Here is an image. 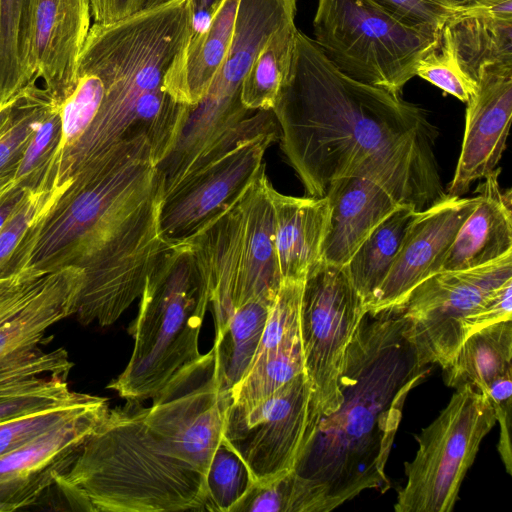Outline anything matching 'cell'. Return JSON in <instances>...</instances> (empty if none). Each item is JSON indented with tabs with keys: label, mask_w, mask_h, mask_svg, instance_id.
<instances>
[{
	"label": "cell",
	"mask_w": 512,
	"mask_h": 512,
	"mask_svg": "<svg viewBox=\"0 0 512 512\" xmlns=\"http://www.w3.org/2000/svg\"><path fill=\"white\" fill-rule=\"evenodd\" d=\"M73 365L63 347L50 352L37 349L21 359L0 366V397L31 386L48 376L67 379Z\"/></svg>",
	"instance_id": "obj_37"
},
{
	"label": "cell",
	"mask_w": 512,
	"mask_h": 512,
	"mask_svg": "<svg viewBox=\"0 0 512 512\" xmlns=\"http://www.w3.org/2000/svg\"><path fill=\"white\" fill-rule=\"evenodd\" d=\"M295 486L292 471L274 480L254 483L231 512H295Z\"/></svg>",
	"instance_id": "obj_39"
},
{
	"label": "cell",
	"mask_w": 512,
	"mask_h": 512,
	"mask_svg": "<svg viewBox=\"0 0 512 512\" xmlns=\"http://www.w3.org/2000/svg\"><path fill=\"white\" fill-rule=\"evenodd\" d=\"M439 415L415 436L418 450L405 462L406 483L397 512H449L480 444L496 424L487 396L465 385L455 389Z\"/></svg>",
	"instance_id": "obj_8"
},
{
	"label": "cell",
	"mask_w": 512,
	"mask_h": 512,
	"mask_svg": "<svg viewBox=\"0 0 512 512\" xmlns=\"http://www.w3.org/2000/svg\"><path fill=\"white\" fill-rule=\"evenodd\" d=\"M395 309L419 364L444 369L472 333L512 319V252L478 267L435 273Z\"/></svg>",
	"instance_id": "obj_6"
},
{
	"label": "cell",
	"mask_w": 512,
	"mask_h": 512,
	"mask_svg": "<svg viewBox=\"0 0 512 512\" xmlns=\"http://www.w3.org/2000/svg\"><path fill=\"white\" fill-rule=\"evenodd\" d=\"M149 0H90L94 23L109 24L147 7Z\"/></svg>",
	"instance_id": "obj_41"
},
{
	"label": "cell",
	"mask_w": 512,
	"mask_h": 512,
	"mask_svg": "<svg viewBox=\"0 0 512 512\" xmlns=\"http://www.w3.org/2000/svg\"><path fill=\"white\" fill-rule=\"evenodd\" d=\"M512 372L501 375L492 381L485 391V395L491 402L496 421L500 427L498 452L506 467L507 473H512Z\"/></svg>",
	"instance_id": "obj_40"
},
{
	"label": "cell",
	"mask_w": 512,
	"mask_h": 512,
	"mask_svg": "<svg viewBox=\"0 0 512 512\" xmlns=\"http://www.w3.org/2000/svg\"><path fill=\"white\" fill-rule=\"evenodd\" d=\"M397 309L365 314L347 347L342 401L321 417L293 467L297 512H328L365 490L390 488L385 473L409 392L430 373L405 337Z\"/></svg>",
	"instance_id": "obj_2"
},
{
	"label": "cell",
	"mask_w": 512,
	"mask_h": 512,
	"mask_svg": "<svg viewBox=\"0 0 512 512\" xmlns=\"http://www.w3.org/2000/svg\"><path fill=\"white\" fill-rule=\"evenodd\" d=\"M452 1L455 2L459 6H464V5H467L475 0H452Z\"/></svg>",
	"instance_id": "obj_47"
},
{
	"label": "cell",
	"mask_w": 512,
	"mask_h": 512,
	"mask_svg": "<svg viewBox=\"0 0 512 512\" xmlns=\"http://www.w3.org/2000/svg\"><path fill=\"white\" fill-rule=\"evenodd\" d=\"M443 370L448 387L468 385L484 394L492 381L512 372V319L472 333Z\"/></svg>",
	"instance_id": "obj_24"
},
{
	"label": "cell",
	"mask_w": 512,
	"mask_h": 512,
	"mask_svg": "<svg viewBox=\"0 0 512 512\" xmlns=\"http://www.w3.org/2000/svg\"><path fill=\"white\" fill-rule=\"evenodd\" d=\"M33 0H0V103L23 90L19 48Z\"/></svg>",
	"instance_id": "obj_32"
},
{
	"label": "cell",
	"mask_w": 512,
	"mask_h": 512,
	"mask_svg": "<svg viewBox=\"0 0 512 512\" xmlns=\"http://www.w3.org/2000/svg\"><path fill=\"white\" fill-rule=\"evenodd\" d=\"M403 22L441 31L445 22L460 10L452 0H371Z\"/></svg>",
	"instance_id": "obj_38"
},
{
	"label": "cell",
	"mask_w": 512,
	"mask_h": 512,
	"mask_svg": "<svg viewBox=\"0 0 512 512\" xmlns=\"http://www.w3.org/2000/svg\"><path fill=\"white\" fill-rule=\"evenodd\" d=\"M441 31L461 68L475 81L486 66L512 64V0H475L460 6Z\"/></svg>",
	"instance_id": "obj_22"
},
{
	"label": "cell",
	"mask_w": 512,
	"mask_h": 512,
	"mask_svg": "<svg viewBox=\"0 0 512 512\" xmlns=\"http://www.w3.org/2000/svg\"><path fill=\"white\" fill-rule=\"evenodd\" d=\"M467 102L461 152L447 195L461 197L493 172L506 148L512 117V64L482 68Z\"/></svg>",
	"instance_id": "obj_16"
},
{
	"label": "cell",
	"mask_w": 512,
	"mask_h": 512,
	"mask_svg": "<svg viewBox=\"0 0 512 512\" xmlns=\"http://www.w3.org/2000/svg\"><path fill=\"white\" fill-rule=\"evenodd\" d=\"M222 0H192L193 31L203 30Z\"/></svg>",
	"instance_id": "obj_42"
},
{
	"label": "cell",
	"mask_w": 512,
	"mask_h": 512,
	"mask_svg": "<svg viewBox=\"0 0 512 512\" xmlns=\"http://www.w3.org/2000/svg\"><path fill=\"white\" fill-rule=\"evenodd\" d=\"M86 394L70 390L62 377H45L31 386L0 397V424L78 401Z\"/></svg>",
	"instance_id": "obj_34"
},
{
	"label": "cell",
	"mask_w": 512,
	"mask_h": 512,
	"mask_svg": "<svg viewBox=\"0 0 512 512\" xmlns=\"http://www.w3.org/2000/svg\"><path fill=\"white\" fill-rule=\"evenodd\" d=\"M209 305L206 278L186 244L166 246L146 278L138 314L128 328L134 348L107 388L127 403L152 399L182 368L197 360Z\"/></svg>",
	"instance_id": "obj_4"
},
{
	"label": "cell",
	"mask_w": 512,
	"mask_h": 512,
	"mask_svg": "<svg viewBox=\"0 0 512 512\" xmlns=\"http://www.w3.org/2000/svg\"><path fill=\"white\" fill-rule=\"evenodd\" d=\"M27 189H14L0 198V230L22 202Z\"/></svg>",
	"instance_id": "obj_43"
},
{
	"label": "cell",
	"mask_w": 512,
	"mask_h": 512,
	"mask_svg": "<svg viewBox=\"0 0 512 512\" xmlns=\"http://www.w3.org/2000/svg\"><path fill=\"white\" fill-rule=\"evenodd\" d=\"M17 510L14 506L0 502V512H11Z\"/></svg>",
	"instance_id": "obj_45"
},
{
	"label": "cell",
	"mask_w": 512,
	"mask_h": 512,
	"mask_svg": "<svg viewBox=\"0 0 512 512\" xmlns=\"http://www.w3.org/2000/svg\"><path fill=\"white\" fill-rule=\"evenodd\" d=\"M273 240L281 281H304L323 262L330 203L325 197L289 196L269 186Z\"/></svg>",
	"instance_id": "obj_18"
},
{
	"label": "cell",
	"mask_w": 512,
	"mask_h": 512,
	"mask_svg": "<svg viewBox=\"0 0 512 512\" xmlns=\"http://www.w3.org/2000/svg\"><path fill=\"white\" fill-rule=\"evenodd\" d=\"M330 218L323 261L345 266L358 246L401 203L383 186L366 178L333 182L326 195Z\"/></svg>",
	"instance_id": "obj_19"
},
{
	"label": "cell",
	"mask_w": 512,
	"mask_h": 512,
	"mask_svg": "<svg viewBox=\"0 0 512 512\" xmlns=\"http://www.w3.org/2000/svg\"><path fill=\"white\" fill-rule=\"evenodd\" d=\"M22 92L20 95L10 101L0 103V132L6 127V125L10 122L14 109L16 106V103L18 99L20 98Z\"/></svg>",
	"instance_id": "obj_44"
},
{
	"label": "cell",
	"mask_w": 512,
	"mask_h": 512,
	"mask_svg": "<svg viewBox=\"0 0 512 512\" xmlns=\"http://www.w3.org/2000/svg\"><path fill=\"white\" fill-rule=\"evenodd\" d=\"M240 0H222L203 30L193 31L163 78V89L176 102L193 106L209 92L230 48Z\"/></svg>",
	"instance_id": "obj_21"
},
{
	"label": "cell",
	"mask_w": 512,
	"mask_h": 512,
	"mask_svg": "<svg viewBox=\"0 0 512 512\" xmlns=\"http://www.w3.org/2000/svg\"><path fill=\"white\" fill-rule=\"evenodd\" d=\"M109 410L107 399L0 457V502L16 509L36 502L71 467Z\"/></svg>",
	"instance_id": "obj_15"
},
{
	"label": "cell",
	"mask_w": 512,
	"mask_h": 512,
	"mask_svg": "<svg viewBox=\"0 0 512 512\" xmlns=\"http://www.w3.org/2000/svg\"><path fill=\"white\" fill-rule=\"evenodd\" d=\"M297 30L292 23L274 33L253 60L240 89L247 110L273 109L291 67Z\"/></svg>",
	"instance_id": "obj_27"
},
{
	"label": "cell",
	"mask_w": 512,
	"mask_h": 512,
	"mask_svg": "<svg viewBox=\"0 0 512 512\" xmlns=\"http://www.w3.org/2000/svg\"><path fill=\"white\" fill-rule=\"evenodd\" d=\"M366 313L345 266L323 261L304 280L300 304L304 370L320 417L334 412L342 401L345 353Z\"/></svg>",
	"instance_id": "obj_9"
},
{
	"label": "cell",
	"mask_w": 512,
	"mask_h": 512,
	"mask_svg": "<svg viewBox=\"0 0 512 512\" xmlns=\"http://www.w3.org/2000/svg\"><path fill=\"white\" fill-rule=\"evenodd\" d=\"M270 184L263 167L233 205L185 242L207 281L215 334L236 308L257 298H275L281 286Z\"/></svg>",
	"instance_id": "obj_5"
},
{
	"label": "cell",
	"mask_w": 512,
	"mask_h": 512,
	"mask_svg": "<svg viewBox=\"0 0 512 512\" xmlns=\"http://www.w3.org/2000/svg\"><path fill=\"white\" fill-rule=\"evenodd\" d=\"M275 298H257L236 308L215 336L214 349L222 388L231 394L249 370Z\"/></svg>",
	"instance_id": "obj_26"
},
{
	"label": "cell",
	"mask_w": 512,
	"mask_h": 512,
	"mask_svg": "<svg viewBox=\"0 0 512 512\" xmlns=\"http://www.w3.org/2000/svg\"><path fill=\"white\" fill-rule=\"evenodd\" d=\"M167 1H170V0H149L146 8L157 6V5L165 3Z\"/></svg>",
	"instance_id": "obj_46"
},
{
	"label": "cell",
	"mask_w": 512,
	"mask_h": 512,
	"mask_svg": "<svg viewBox=\"0 0 512 512\" xmlns=\"http://www.w3.org/2000/svg\"><path fill=\"white\" fill-rule=\"evenodd\" d=\"M440 32L409 25L371 0H318L314 42L346 76L401 94Z\"/></svg>",
	"instance_id": "obj_7"
},
{
	"label": "cell",
	"mask_w": 512,
	"mask_h": 512,
	"mask_svg": "<svg viewBox=\"0 0 512 512\" xmlns=\"http://www.w3.org/2000/svg\"><path fill=\"white\" fill-rule=\"evenodd\" d=\"M106 400L104 397L86 394L78 401L1 423L0 457Z\"/></svg>",
	"instance_id": "obj_33"
},
{
	"label": "cell",
	"mask_w": 512,
	"mask_h": 512,
	"mask_svg": "<svg viewBox=\"0 0 512 512\" xmlns=\"http://www.w3.org/2000/svg\"><path fill=\"white\" fill-rule=\"evenodd\" d=\"M254 483L239 455L221 442L205 474L206 511L231 512Z\"/></svg>",
	"instance_id": "obj_31"
},
{
	"label": "cell",
	"mask_w": 512,
	"mask_h": 512,
	"mask_svg": "<svg viewBox=\"0 0 512 512\" xmlns=\"http://www.w3.org/2000/svg\"><path fill=\"white\" fill-rule=\"evenodd\" d=\"M91 17L90 0H33L19 48L23 89L41 79L61 103L74 83Z\"/></svg>",
	"instance_id": "obj_13"
},
{
	"label": "cell",
	"mask_w": 512,
	"mask_h": 512,
	"mask_svg": "<svg viewBox=\"0 0 512 512\" xmlns=\"http://www.w3.org/2000/svg\"><path fill=\"white\" fill-rule=\"evenodd\" d=\"M65 185L66 181L58 186L27 189L22 202L0 230V278L6 277L8 264L24 236L54 203Z\"/></svg>",
	"instance_id": "obj_35"
},
{
	"label": "cell",
	"mask_w": 512,
	"mask_h": 512,
	"mask_svg": "<svg viewBox=\"0 0 512 512\" xmlns=\"http://www.w3.org/2000/svg\"><path fill=\"white\" fill-rule=\"evenodd\" d=\"M280 131L263 133L197 169L166 193L158 208V232L168 246L185 243L233 205L265 166Z\"/></svg>",
	"instance_id": "obj_12"
},
{
	"label": "cell",
	"mask_w": 512,
	"mask_h": 512,
	"mask_svg": "<svg viewBox=\"0 0 512 512\" xmlns=\"http://www.w3.org/2000/svg\"><path fill=\"white\" fill-rule=\"evenodd\" d=\"M499 173L495 169L478 185L477 205L447 250L440 271L478 267L512 252V194L501 189Z\"/></svg>",
	"instance_id": "obj_20"
},
{
	"label": "cell",
	"mask_w": 512,
	"mask_h": 512,
	"mask_svg": "<svg viewBox=\"0 0 512 512\" xmlns=\"http://www.w3.org/2000/svg\"><path fill=\"white\" fill-rule=\"evenodd\" d=\"M6 284H7V280L6 278H0V293L3 292V290L5 289L6 287Z\"/></svg>",
	"instance_id": "obj_48"
},
{
	"label": "cell",
	"mask_w": 512,
	"mask_h": 512,
	"mask_svg": "<svg viewBox=\"0 0 512 512\" xmlns=\"http://www.w3.org/2000/svg\"><path fill=\"white\" fill-rule=\"evenodd\" d=\"M102 98L101 79L88 68L77 64L74 83L60 103L61 140L54 163L86 132L99 109Z\"/></svg>",
	"instance_id": "obj_30"
},
{
	"label": "cell",
	"mask_w": 512,
	"mask_h": 512,
	"mask_svg": "<svg viewBox=\"0 0 512 512\" xmlns=\"http://www.w3.org/2000/svg\"><path fill=\"white\" fill-rule=\"evenodd\" d=\"M52 99L36 83L22 90L10 122L0 132V198L10 192L23 151Z\"/></svg>",
	"instance_id": "obj_28"
},
{
	"label": "cell",
	"mask_w": 512,
	"mask_h": 512,
	"mask_svg": "<svg viewBox=\"0 0 512 512\" xmlns=\"http://www.w3.org/2000/svg\"><path fill=\"white\" fill-rule=\"evenodd\" d=\"M320 418L301 373L257 404H230L221 442L239 455L255 483H264L293 470Z\"/></svg>",
	"instance_id": "obj_10"
},
{
	"label": "cell",
	"mask_w": 512,
	"mask_h": 512,
	"mask_svg": "<svg viewBox=\"0 0 512 512\" xmlns=\"http://www.w3.org/2000/svg\"><path fill=\"white\" fill-rule=\"evenodd\" d=\"M417 212L410 205L400 204L374 227L345 265L365 307L387 275Z\"/></svg>",
	"instance_id": "obj_25"
},
{
	"label": "cell",
	"mask_w": 512,
	"mask_h": 512,
	"mask_svg": "<svg viewBox=\"0 0 512 512\" xmlns=\"http://www.w3.org/2000/svg\"><path fill=\"white\" fill-rule=\"evenodd\" d=\"M60 140V104L52 99L23 151L10 191L50 186V175Z\"/></svg>",
	"instance_id": "obj_29"
},
{
	"label": "cell",
	"mask_w": 512,
	"mask_h": 512,
	"mask_svg": "<svg viewBox=\"0 0 512 512\" xmlns=\"http://www.w3.org/2000/svg\"><path fill=\"white\" fill-rule=\"evenodd\" d=\"M231 402V394L220 384L212 347L152 398L145 421L168 452L205 476L221 443Z\"/></svg>",
	"instance_id": "obj_11"
},
{
	"label": "cell",
	"mask_w": 512,
	"mask_h": 512,
	"mask_svg": "<svg viewBox=\"0 0 512 512\" xmlns=\"http://www.w3.org/2000/svg\"><path fill=\"white\" fill-rule=\"evenodd\" d=\"M281 149L308 196L346 177L366 178L422 211L443 200L437 128L400 94L339 71L297 30L289 73L273 107Z\"/></svg>",
	"instance_id": "obj_1"
},
{
	"label": "cell",
	"mask_w": 512,
	"mask_h": 512,
	"mask_svg": "<svg viewBox=\"0 0 512 512\" xmlns=\"http://www.w3.org/2000/svg\"><path fill=\"white\" fill-rule=\"evenodd\" d=\"M296 11L297 0H240L230 48L206 96L241 102V84L253 60L274 33L295 23Z\"/></svg>",
	"instance_id": "obj_23"
},
{
	"label": "cell",
	"mask_w": 512,
	"mask_h": 512,
	"mask_svg": "<svg viewBox=\"0 0 512 512\" xmlns=\"http://www.w3.org/2000/svg\"><path fill=\"white\" fill-rule=\"evenodd\" d=\"M416 76L465 103L477 90V82L461 68L450 40L442 31L439 44L419 61Z\"/></svg>",
	"instance_id": "obj_36"
},
{
	"label": "cell",
	"mask_w": 512,
	"mask_h": 512,
	"mask_svg": "<svg viewBox=\"0 0 512 512\" xmlns=\"http://www.w3.org/2000/svg\"><path fill=\"white\" fill-rule=\"evenodd\" d=\"M84 283L77 267L47 271L31 293L0 320V366L36 351L45 332L75 314Z\"/></svg>",
	"instance_id": "obj_17"
},
{
	"label": "cell",
	"mask_w": 512,
	"mask_h": 512,
	"mask_svg": "<svg viewBox=\"0 0 512 512\" xmlns=\"http://www.w3.org/2000/svg\"><path fill=\"white\" fill-rule=\"evenodd\" d=\"M477 202V195L447 196L417 212L387 275L366 306L369 314L397 308L414 287L440 271L447 250Z\"/></svg>",
	"instance_id": "obj_14"
},
{
	"label": "cell",
	"mask_w": 512,
	"mask_h": 512,
	"mask_svg": "<svg viewBox=\"0 0 512 512\" xmlns=\"http://www.w3.org/2000/svg\"><path fill=\"white\" fill-rule=\"evenodd\" d=\"M140 403L110 409L57 485L77 509L94 512L206 511L205 476L172 455Z\"/></svg>",
	"instance_id": "obj_3"
}]
</instances>
